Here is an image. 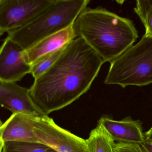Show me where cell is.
<instances>
[{"mask_svg": "<svg viewBox=\"0 0 152 152\" xmlns=\"http://www.w3.org/2000/svg\"><path fill=\"white\" fill-rule=\"evenodd\" d=\"M134 10L145 28L144 35L152 37V0H137Z\"/></svg>", "mask_w": 152, "mask_h": 152, "instance_id": "5bb4252c", "label": "cell"}, {"mask_svg": "<svg viewBox=\"0 0 152 152\" xmlns=\"http://www.w3.org/2000/svg\"><path fill=\"white\" fill-rule=\"evenodd\" d=\"M33 131L39 142L57 152H89L86 140L61 128L48 115L35 119Z\"/></svg>", "mask_w": 152, "mask_h": 152, "instance_id": "8992f818", "label": "cell"}, {"mask_svg": "<svg viewBox=\"0 0 152 152\" xmlns=\"http://www.w3.org/2000/svg\"><path fill=\"white\" fill-rule=\"evenodd\" d=\"M25 50L7 37L0 50V81L16 83L31 73V66L25 57Z\"/></svg>", "mask_w": 152, "mask_h": 152, "instance_id": "52a82bcc", "label": "cell"}, {"mask_svg": "<svg viewBox=\"0 0 152 152\" xmlns=\"http://www.w3.org/2000/svg\"><path fill=\"white\" fill-rule=\"evenodd\" d=\"M80 37L104 63L113 62L133 46L138 33L133 22L103 8H86L73 24Z\"/></svg>", "mask_w": 152, "mask_h": 152, "instance_id": "7a4b0ae2", "label": "cell"}, {"mask_svg": "<svg viewBox=\"0 0 152 152\" xmlns=\"http://www.w3.org/2000/svg\"><path fill=\"white\" fill-rule=\"evenodd\" d=\"M140 145L143 152H152V143L145 141L144 143Z\"/></svg>", "mask_w": 152, "mask_h": 152, "instance_id": "e0dca14e", "label": "cell"}, {"mask_svg": "<svg viewBox=\"0 0 152 152\" xmlns=\"http://www.w3.org/2000/svg\"><path fill=\"white\" fill-rule=\"evenodd\" d=\"M104 63L83 39L77 37L50 68L34 79L29 88L31 97L45 115L63 109L90 89Z\"/></svg>", "mask_w": 152, "mask_h": 152, "instance_id": "6da1fadb", "label": "cell"}, {"mask_svg": "<svg viewBox=\"0 0 152 152\" xmlns=\"http://www.w3.org/2000/svg\"><path fill=\"white\" fill-rule=\"evenodd\" d=\"M86 141L89 152H114V140L99 124L91 131Z\"/></svg>", "mask_w": 152, "mask_h": 152, "instance_id": "7c38bea8", "label": "cell"}, {"mask_svg": "<svg viewBox=\"0 0 152 152\" xmlns=\"http://www.w3.org/2000/svg\"><path fill=\"white\" fill-rule=\"evenodd\" d=\"M105 84L139 87L152 83V37L141 39L111 62Z\"/></svg>", "mask_w": 152, "mask_h": 152, "instance_id": "277c9868", "label": "cell"}, {"mask_svg": "<svg viewBox=\"0 0 152 152\" xmlns=\"http://www.w3.org/2000/svg\"><path fill=\"white\" fill-rule=\"evenodd\" d=\"M114 152H144L140 145L132 143H115L114 145Z\"/></svg>", "mask_w": 152, "mask_h": 152, "instance_id": "2e32d148", "label": "cell"}, {"mask_svg": "<svg viewBox=\"0 0 152 152\" xmlns=\"http://www.w3.org/2000/svg\"><path fill=\"white\" fill-rule=\"evenodd\" d=\"M144 134L145 141L152 143V126L148 131L144 133Z\"/></svg>", "mask_w": 152, "mask_h": 152, "instance_id": "ac0fdd59", "label": "cell"}, {"mask_svg": "<svg viewBox=\"0 0 152 152\" xmlns=\"http://www.w3.org/2000/svg\"><path fill=\"white\" fill-rule=\"evenodd\" d=\"M65 48L43 57L33 64L30 74L33 78H38L50 68L61 56Z\"/></svg>", "mask_w": 152, "mask_h": 152, "instance_id": "9a60e30c", "label": "cell"}, {"mask_svg": "<svg viewBox=\"0 0 152 152\" xmlns=\"http://www.w3.org/2000/svg\"><path fill=\"white\" fill-rule=\"evenodd\" d=\"M0 152H57L39 142L8 141L0 143Z\"/></svg>", "mask_w": 152, "mask_h": 152, "instance_id": "4fadbf2b", "label": "cell"}, {"mask_svg": "<svg viewBox=\"0 0 152 152\" xmlns=\"http://www.w3.org/2000/svg\"><path fill=\"white\" fill-rule=\"evenodd\" d=\"M76 38L72 25L45 38L26 50V60L31 66L43 57L64 48Z\"/></svg>", "mask_w": 152, "mask_h": 152, "instance_id": "8fae6325", "label": "cell"}, {"mask_svg": "<svg viewBox=\"0 0 152 152\" xmlns=\"http://www.w3.org/2000/svg\"><path fill=\"white\" fill-rule=\"evenodd\" d=\"M98 124L104 127L115 141L141 145L145 141L140 120H133L129 116L116 121L104 116L100 118Z\"/></svg>", "mask_w": 152, "mask_h": 152, "instance_id": "9c48e42d", "label": "cell"}, {"mask_svg": "<svg viewBox=\"0 0 152 152\" xmlns=\"http://www.w3.org/2000/svg\"><path fill=\"white\" fill-rule=\"evenodd\" d=\"M0 104L12 114H22L34 118L46 115L34 104L29 89L16 83L0 81Z\"/></svg>", "mask_w": 152, "mask_h": 152, "instance_id": "ba28073f", "label": "cell"}, {"mask_svg": "<svg viewBox=\"0 0 152 152\" xmlns=\"http://www.w3.org/2000/svg\"><path fill=\"white\" fill-rule=\"evenodd\" d=\"M36 118L13 113L0 127V143L8 141L39 142L33 131Z\"/></svg>", "mask_w": 152, "mask_h": 152, "instance_id": "30bf717a", "label": "cell"}, {"mask_svg": "<svg viewBox=\"0 0 152 152\" xmlns=\"http://www.w3.org/2000/svg\"><path fill=\"white\" fill-rule=\"evenodd\" d=\"M89 0H54L39 16L7 37L27 50L40 41L73 25Z\"/></svg>", "mask_w": 152, "mask_h": 152, "instance_id": "3957f363", "label": "cell"}, {"mask_svg": "<svg viewBox=\"0 0 152 152\" xmlns=\"http://www.w3.org/2000/svg\"><path fill=\"white\" fill-rule=\"evenodd\" d=\"M54 0H0V34L25 26L39 16Z\"/></svg>", "mask_w": 152, "mask_h": 152, "instance_id": "5b68a950", "label": "cell"}]
</instances>
